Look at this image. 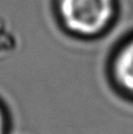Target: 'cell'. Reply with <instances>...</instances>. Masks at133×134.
Wrapping results in <instances>:
<instances>
[{
	"mask_svg": "<svg viewBox=\"0 0 133 134\" xmlns=\"http://www.w3.org/2000/svg\"><path fill=\"white\" fill-rule=\"evenodd\" d=\"M58 8L70 32L92 37L110 25L114 15V0H59Z\"/></svg>",
	"mask_w": 133,
	"mask_h": 134,
	"instance_id": "6da1fadb",
	"label": "cell"
},
{
	"mask_svg": "<svg viewBox=\"0 0 133 134\" xmlns=\"http://www.w3.org/2000/svg\"><path fill=\"white\" fill-rule=\"evenodd\" d=\"M112 71L117 85L133 95V38L125 42L115 54Z\"/></svg>",
	"mask_w": 133,
	"mask_h": 134,
	"instance_id": "7a4b0ae2",
	"label": "cell"
},
{
	"mask_svg": "<svg viewBox=\"0 0 133 134\" xmlns=\"http://www.w3.org/2000/svg\"><path fill=\"white\" fill-rule=\"evenodd\" d=\"M5 130H6V120H5L4 112L0 108V134H5Z\"/></svg>",
	"mask_w": 133,
	"mask_h": 134,
	"instance_id": "3957f363",
	"label": "cell"
}]
</instances>
